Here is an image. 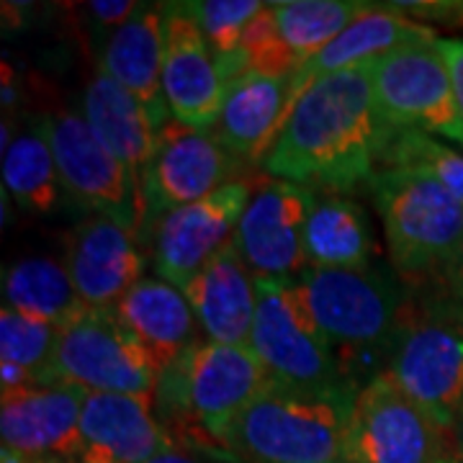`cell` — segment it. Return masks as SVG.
Instances as JSON below:
<instances>
[{
	"instance_id": "cell-13",
	"label": "cell",
	"mask_w": 463,
	"mask_h": 463,
	"mask_svg": "<svg viewBox=\"0 0 463 463\" xmlns=\"http://www.w3.org/2000/svg\"><path fill=\"white\" fill-rule=\"evenodd\" d=\"M252 194V181L237 178L206 199L167 212L152 227V260L157 276L185 288L232 245Z\"/></svg>"
},
{
	"instance_id": "cell-23",
	"label": "cell",
	"mask_w": 463,
	"mask_h": 463,
	"mask_svg": "<svg viewBox=\"0 0 463 463\" xmlns=\"http://www.w3.org/2000/svg\"><path fill=\"white\" fill-rule=\"evenodd\" d=\"M116 319L132 332L149 358L165 373L196 337L199 319L185 291L165 279H142L116 304Z\"/></svg>"
},
{
	"instance_id": "cell-25",
	"label": "cell",
	"mask_w": 463,
	"mask_h": 463,
	"mask_svg": "<svg viewBox=\"0 0 463 463\" xmlns=\"http://www.w3.org/2000/svg\"><path fill=\"white\" fill-rule=\"evenodd\" d=\"M307 268L365 270L373 258V232L365 209L340 194H317L304 230Z\"/></svg>"
},
{
	"instance_id": "cell-1",
	"label": "cell",
	"mask_w": 463,
	"mask_h": 463,
	"mask_svg": "<svg viewBox=\"0 0 463 463\" xmlns=\"http://www.w3.org/2000/svg\"><path fill=\"white\" fill-rule=\"evenodd\" d=\"M371 62L325 75L298 96L265 155L268 175L325 194L353 191L371 181L383 129Z\"/></svg>"
},
{
	"instance_id": "cell-38",
	"label": "cell",
	"mask_w": 463,
	"mask_h": 463,
	"mask_svg": "<svg viewBox=\"0 0 463 463\" xmlns=\"http://www.w3.org/2000/svg\"><path fill=\"white\" fill-rule=\"evenodd\" d=\"M147 463H206L196 458V456H191V453H185L181 448H170L165 453H160V456H155V458H149Z\"/></svg>"
},
{
	"instance_id": "cell-22",
	"label": "cell",
	"mask_w": 463,
	"mask_h": 463,
	"mask_svg": "<svg viewBox=\"0 0 463 463\" xmlns=\"http://www.w3.org/2000/svg\"><path fill=\"white\" fill-rule=\"evenodd\" d=\"M183 291L209 340L248 345L258 312V294L255 276L242 263L234 240Z\"/></svg>"
},
{
	"instance_id": "cell-15",
	"label": "cell",
	"mask_w": 463,
	"mask_h": 463,
	"mask_svg": "<svg viewBox=\"0 0 463 463\" xmlns=\"http://www.w3.org/2000/svg\"><path fill=\"white\" fill-rule=\"evenodd\" d=\"M85 397L88 392L70 383H26L3 389V453L26 461H78Z\"/></svg>"
},
{
	"instance_id": "cell-3",
	"label": "cell",
	"mask_w": 463,
	"mask_h": 463,
	"mask_svg": "<svg viewBox=\"0 0 463 463\" xmlns=\"http://www.w3.org/2000/svg\"><path fill=\"white\" fill-rule=\"evenodd\" d=\"M358 392H297L270 381L222 435V450L245 463L343 461Z\"/></svg>"
},
{
	"instance_id": "cell-27",
	"label": "cell",
	"mask_w": 463,
	"mask_h": 463,
	"mask_svg": "<svg viewBox=\"0 0 463 463\" xmlns=\"http://www.w3.org/2000/svg\"><path fill=\"white\" fill-rule=\"evenodd\" d=\"M3 188L21 209L47 214L62 201V181L42 118L3 147Z\"/></svg>"
},
{
	"instance_id": "cell-8",
	"label": "cell",
	"mask_w": 463,
	"mask_h": 463,
	"mask_svg": "<svg viewBox=\"0 0 463 463\" xmlns=\"http://www.w3.org/2000/svg\"><path fill=\"white\" fill-rule=\"evenodd\" d=\"M160 368L114 312L88 309L60 332L47 383H70L88 394H157Z\"/></svg>"
},
{
	"instance_id": "cell-26",
	"label": "cell",
	"mask_w": 463,
	"mask_h": 463,
	"mask_svg": "<svg viewBox=\"0 0 463 463\" xmlns=\"http://www.w3.org/2000/svg\"><path fill=\"white\" fill-rule=\"evenodd\" d=\"M3 298L8 309L65 330L88 312L70 281L65 263L52 258H21L3 270Z\"/></svg>"
},
{
	"instance_id": "cell-16",
	"label": "cell",
	"mask_w": 463,
	"mask_h": 463,
	"mask_svg": "<svg viewBox=\"0 0 463 463\" xmlns=\"http://www.w3.org/2000/svg\"><path fill=\"white\" fill-rule=\"evenodd\" d=\"M165 60L163 90L175 121L194 129L216 127L227 85L219 75L216 57L206 44L196 21L185 14L183 3H165Z\"/></svg>"
},
{
	"instance_id": "cell-29",
	"label": "cell",
	"mask_w": 463,
	"mask_h": 463,
	"mask_svg": "<svg viewBox=\"0 0 463 463\" xmlns=\"http://www.w3.org/2000/svg\"><path fill=\"white\" fill-rule=\"evenodd\" d=\"M60 327L3 307L0 312V373L3 389L47 383Z\"/></svg>"
},
{
	"instance_id": "cell-10",
	"label": "cell",
	"mask_w": 463,
	"mask_h": 463,
	"mask_svg": "<svg viewBox=\"0 0 463 463\" xmlns=\"http://www.w3.org/2000/svg\"><path fill=\"white\" fill-rule=\"evenodd\" d=\"M438 39L402 47L371 62L376 111L389 129L446 137L463 147L453 80Z\"/></svg>"
},
{
	"instance_id": "cell-34",
	"label": "cell",
	"mask_w": 463,
	"mask_h": 463,
	"mask_svg": "<svg viewBox=\"0 0 463 463\" xmlns=\"http://www.w3.org/2000/svg\"><path fill=\"white\" fill-rule=\"evenodd\" d=\"M139 8L142 5L134 3V0H96V3L88 5V14H90L99 32L114 33L124 24H129L139 14Z\"/></svg>"
},
{
	"instance_id": "cell-6",
	"label": "cell",
	"mask_w": 463,
	"mask_h": 463,
	"mask_svg": "<svg viewBox=\"0 0 463 463\" xmlns=\"http://www.w3.org/2000/svg\"><path fill=\"white\" fill-rule=\"evenodd\" d=\"M270 376L250 345L199 340L160 376L155 402L196 438L222 450L232 420L265 392Z\"/></svg>"
},
{
	"instance_id": "cell-2",
	"label": "cell",
	"mask_w": 463,
	"mask_h": 463,
	"mask_svg": "<svg viewBox=\"0 0 463 463\" xmlns=\"http://www.w3.org/2000/svg\"><path fill=\"white\" fill-rule=\"evenodd\" d=\"M297 283L330 345L343 383L358 392L386 368L410 294L383 268H304Z\"/></svg>"
},
{
	"instance_id": "cell-28",
	"label": "cell",
	"mask_w": 463,
	"mask_h": 463,
	"mask_svg": "<svg viewBox=\"0 0 463 463\" xmlns=\"http://www.w3.org/2000/svg\"><path fill=\"white\" fill-rule=\"evenodd\" d=\"M286 47L297 57L298 67L307 65L325 47L361 18L373 3L361 0H281L268 3Z\"/></svg>"
},
{
	"instance_id": "cell-35",
	"label": "cell",
	"mask_w": 463,
	"mask_h": 463,
	"mask_svg": "<svg viewBox=\"0 0 463 463\" xmlns=\"http://www.w3.org/2000/svg\"><path fill=\"white\" fill-rule=\"evenodd\" d=\"M438 47L443 52L448 70H450L456 106H458V118H461L463 127V39H438Z\"/></svg>"
},
{
	"instance_id": "cell-18",
	"label": "cell",
	"mask_w": 463,
	"mask_h": 463,
	"mask_svg": "<svg viewBox=\"0 0 463 463\" xmlns=\"http://www.w3.org/2000/svg\"><path fill=\"white\" fill-rule=\"evenodd\" d=\"M152 402L127 394H88L75 463H147L175 448L167 428L152 412Z\"/></svg>"
},
{
	"instance_id": "cell-7",
	"label": "cell",
	"mask_w": 463,
	"mask_h": 463,
	"mask_svg": "<svg viewBox=\"0 0 463 463\" xmlns=\"http://www.w3.org/2000/svg\"><path fill=\"white\" fill-rule=\"evenodd\" d=\"M258 312L248 345L270 381L297 392H353L343 383L330 345L309 315L297 279H255Z\"/></svg>"
},
{
	"instance_id": "cell-37",
	"label": "cell",
	"mask_w": 463,
	"mask_h": 463,
	"mask_svg": "<svg viewBox=\"0 0 463 463\" xmlns=\"http://www.w3.org/2000/svg\"><path fill=\"white\" fill-rule=\"evenodd\" d=\"M448 443H450V453H453V458L463 463V407L458 410L456 420H453V425H450V430H448Z\"/></svg>"
},
{
	"instance_id": "cell-36",
	"label": "cell",
	"mask_w": 463,
	"mask_h": 463,
	"mask_svg": "<svg viewBox=\"0 0 463 463\" xmlns=\"http://www.w3.org/2000/svg\"><path fill=\"white\" fill-rule=\"evenodd\" d=\"M443 283H446L448 297H453L463 307V242L456 252V258H453V263L448 265V270L443 273Z\"/></svg>"
},
{
	"instance_id": "cell-31",
	"label": "cell",
	"mask_w": 463,
	"mask_h": 463,
	"mask_svg": "<svg viewBox=\"0 0 463 463\" xmlns=\"http://www.w3.org/2000/svg\"><path fill=\"white\" fill-rule=\"evenodd\" d=\"M185 14L196 21L206 44L219 54H234L240 50L248 24L265 8L260 0H199L183 3Z\"/></svg>"
},
{
	"instance_id": "cell-12",
	"label": "cell",
	"mask_w": 463,
	"mask_h": 463,
	"mask_svg": "<svg viewBox=\"0 0 463 463\" xmlns=\"http://www.w3.org/2000/svg\"><path fill=\"white\" fill-rule=\"evenodd\" d=\"M237 165L240 160L209 129H194L173 118L157 132L155 155L142 183V234L152 232L167 212L196 203L232 183Z\"/></svg>"
},
{
	"instance_id": "cell-4",
	"label": "cell",
	"mask_w": 463,
	"mask_h": 463,
	"mask_svg": "<svg viewBox=\"0 0 463 463\" xmlns=\"http://www.w3.org/2000/svg\"><path fill=\"white\" fill-rule=\"evenodd\" d=\"M389 260L404 279L440 276L463 242V203L428 173L381 167L368 181Z\"/></svg>"
},
{
	"instance_id": "cell-32",
	"label": "cell",
	"mask_w": 463,
	"mask_h": 463,
	"mask_svg": "<svg viewBox=\"0 0 463 463\" xmlns=\"http://www.w3.org/2000/svg\"><path fill=\"white\" fill-rule=\"evenodd\" d=\"M240 52L245 54L250 70L263 72V75H276V78H294L298 70L297 57L286 47L281 32L276 26V16L270 5L265 8L248 24L242 33Z\"/></svg>"
},
{
	"instance_id": "cell-24",
	"label": "cell",
	"mask_w": 463,
	"mask_h": 463,
	"mask_svg": "<svg viewBox=\"0 0 463 463\" xmlns=\"http://www.w3.org/2000/svg\"><path fill=\"white\" fill-rule=\"evenodd\" d=\"M80 114L100 139V145L129 170L132 181L142 191L157 145V129L139 100L99 70L85 85Z\"/></svg>"
},
{
	"instance_id": "cell-5",
	"label": "cell",
	"mask_w": 463,
	"mask_h": 463,
	"mask_svg": "<svg viewBox=\"0 0 463 463\" xmlns=\"http://www.w3.org/2000/svg\"><path fill=\"white\" fill-rule=\"evenodd\" d=\"M420 410L450 430L463 407V307L448 294L407 297L383 368Z\"/></svg>"
},
{
	"instance_id": "cell-11",
	"label": "cell",
	"mask_w": 463,
	"mask_h": 463,
	"mask_svg": "<svg viewBox=\"0 0 463 463\" xmlns=\"http://www.w3.org/2000/svg\"><path fill=\"white\" fill-rule=\"evenodd\" d=\"M62 191L90 214L109 216L134 234L145 232V201L129 170L116 160L78 109H60L42 118Z\"/></svg>"
},
{
	"instance_id": "cell-19",
	"label": "cell",
	"mask_w": 463,
	"mask_h": 463,
	"mask_svg": "<svg viewBox=\"0 0 463 463\" xmlns=\"http://www.w3.org/2000/svg\"><path fill=\"white\" fill-rule=\"evenodd\" d=\"M165 60V16L163 5L139 8V14L121 29L106 36L100 50V70L121 85L147 111L160 132L173 121L163 90Z\"/></svg>"
},
{
	"instance_id": "cell-40",
	"label": "cell",
	"mask_w": 463,
	"mask_h": 463,
	"mask_svg": "<svg viewBox=\"0 0 463 463\" xmlns=\"http://www.w3.org/2000/svg\"><path fill=\"white\" fill-rule=\"evenodd\" d=\"M448 463H461V461H456V458H450V461H448Z\"/></svg>"
},
{
	"instance_id": "cell-21",
	"label": "cell",
	"mask_w": 463,
	"mask_h": 463,
	"mask_svg": "<svg viewBox=\"0 0 463 463\" xmlns=\"http://www.w3.org/2000/svg\"><path fill=\"white\" fill-rule=\"evenodd\" d=\"M435 39H438V33L428 24H417L412 18L389 11L383 3H373L364 16L355 18L345 32L332 42L330 47H325L317 57H312L307 65H301L294 72L288 111L298 100V96L325 75L343 72L347 67L379 60L389 52L410 47V44L435 42Z\"/></svg>"
},
{
	"instance_id": "cell-20",
	"label": "cell",
	"mask_w": 463,
	"mask_h": 463,
	"mask_svg": "<svg viewBox=\"0 0 463 463\" xmlns=\"http://www.w3.org/2000/svg\"><path fill=\"white\" fill-rule=\"evenodd\" d=\"M291 100V78L248 70L227 88L214 137L237 160L263 163L279 139Z\"/></svg>"
},
{
	"instance_id": "cell-39",
	"label": "cell",
	"mask_w": 463,
	"mask_h": 463,
	"mask_svg": "<svg viewBox=\"0 0 463 463\" xmlns=\"http://www.w3.org/2000/svg\"><path fill=\"white\" fill-rule=\"evenodd\" d=\"M3 463H65V461H26V458L11 456V453H3Z\"/></svg>"
},
{
	"instance_id": "cell-30",
	"label": "cell",
	"mask_w": 463,
	"mask_h": 463,
	"mask_svg": "<svg viewBox=\"0 0 463 463\" xmlns=\"http://www.w3.org/2000/svg\"><path fill=\"white\" fill-rule=\"evenodd\" d=\"M381 167L428 173L450 196L463 203V152L448 147L438 137L414 129H381Z\"/></svg>"
},
{
	"instance_id": "cell-41",
	"label": "cell",
	"mask_w": 463,
	"mask_h": 463,
	"mask_svg": "<svg viewBox=\"0 0 463 463\" xmlns=\"http://www.w3.org/2000/svg\"><path fill=\"white\" fill-rule=\"evenodd\" d=\"M332 463H347V461H332Z\"/></svg>"
},
{
	"instance_id": "cell-9",
	"label": "cell",
	"mask_w": 463,
	"mask_h": 463,
	"mask_svg": "<svg viewBox=\"0 0 463 463\" xmlns=\"http://www.w3.org/2000/svg\"><path fill=\"white\" fill-rule=\"evenodd\" d=\"M448 432L407 397L386 371L364 383L347 422V463H448Z\"/></svg>"
},
{
	"instance_id": "cell-33",
	"label": "cell",
	"mask_w": 463,
	"mask_h": 463,
	"mask_svg": "<svg viewBox=\"0 0 463 463\" xmlns=\"http://www.w3.org/2000/svg\"><path fill=\"white\" fill-rule=\"evenodd\" d=\"M383 5L417 24L428 21L443 24L448 29H463V0H394Z\"/></svg>"
},
{
	"instance_id": "cell-14",
	"label": "cell",
	"mask_w": 463,
	"mask_h": 463,
	"mask_svg": "<svg viewBox=\"0 0 463 463\" xmlns=\"http://www.w3.org/2000/svg\"><path fill=\"white\" fill-rule=\"evenodd\" d=\"M315 201L317 191L279 178L255 188L234 232V248L255 279H297L307 268L304 230Z\"/></svg>"
},
{
	"instance_id": "cell-17",
	"label": "cell",
	"mask_w": 463,
	"mask_h": 463,
	"mask_svg": "<svg viewBox=\"0 0 463 463\" xmlns=\"http://www.w3.org/2000/svg\"><path fill=\"white\" fill-rule=\"evenodd\" d=\"M65 268L85 307L103 312H114L145 279L137 234L100 214H90L67 234Z\"/></svg>"
}]
</instances>
